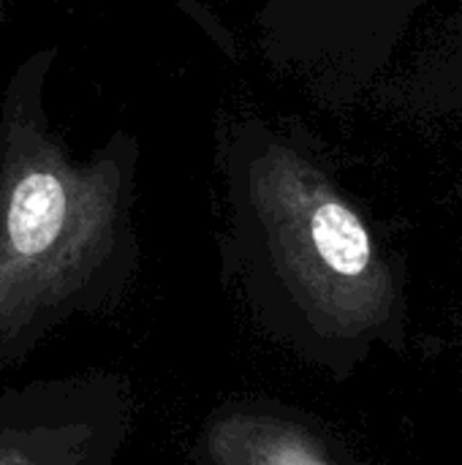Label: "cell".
<instances>
[{
  "label": "cell",
  "instance_id": "obj_1",
  "mask_svg": "<svg viewBox=\"0 0 462 465\" xmlns=\"http://www.w3.org/2000/svg\"><path fill=\"white\" fill-rule=\"evenodd\" d=\"M245 289L259 327L310 368L349 381L376 346L403 351L400 292L362 215L302 155L251 163Z\"/></svg>",
  "mask_w": 462,
  "mask_h": 465
},
{
  "label": "cell",
  "instance_id": "obj_2",
  "mask_svg": "<svg viewBox=\"0 0 462 465\" xmlns=\"http://www.w3.org/2000/svg\"><path fill=\"white\" fill-rule=\"evenodd\" d=\"M133 264L120 161L76 163L14 84L0 136V371L71 319L114 311Z\"/></svg>",
  "mask_w": 462,
  "mask_h": 465
},
{
  "label": "cell",
  "instance_id": "obj_3",
  "mask_svg": "<svg viewBox=\"0 0 462 465\" xmlns=\"http://www.w3.org/2000/svg\"><path fill=\"white\" fill-rule=\"evenodd\" d=\"M133 428L136 390L114 371L0 390V465H114Z\"/></svg>",
  "mask_w": 462,
  "mask_h": 465
},
{
  "label": "cell",
  "instance_id": "obj_4",
  "mask_svg": "<svg viewBox=\"0 0 462 465\" xmlns=\"http://www.w3.org/2000/svg\"><path fill=\"white\" fill-rule=\"evenodd\" d=\"M196 465H351L346 452L305 414L275 401L215 406L193 441Z\"/></svg>",
  "mask_w": 462,
  "mask_h": 465
},
{
  "label": "cell",
  "instance_id": "obj_5",
  "mask_svg": "<svg viewBox=\"0 0 462 465\" xmlns=\"http://www.w3.org/2000/svg\"><path fill=\"white\" fill-rule=\"evenodd\" d=\"M460 357H462V349H460Z\"/></svg>",
  "mask_w": 462,
  "mask_h": 465
}]
</instances>
